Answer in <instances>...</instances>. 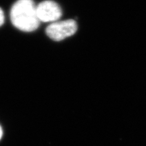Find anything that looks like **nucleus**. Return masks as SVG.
<instances>
[{
  "label": "nucleus",
  "mask_w": 146,
  "mask_h": 146,
  "mask_svg": "<svg viewBox=\"0 0 146 146\" xmlns=\"http://www.w3.org/2000/svg\"><path fill=\"white\" fill-rule=\"evenodd\" d=\"M33 0H17L10 10V20L16 29L24 32H33L40 23Z\"/></svg>",
  "instance_id": "f257e3e1"
},
{
  "label": "nucleus",
  "mask_w": 146,
  "mask_h": 146,
  "mask_svg": "<svg viewBox=\"0 0 146 146\" xmlns=\"http://www.w3.org/2000/svg\"><path fill=\"white\" fill-rule=\"evenodd\" d=\"M77 30V25L73 20L56 21L51 23L46 29V34L56 41L64 40L74 35Z\"/></svg>",
  "instance_id": "f03ea898"
},
{
  "label": "nucleus",
  "mask_w": 146,
  "mask_h": 146,
  "mask_svg": "<svg viewBox=\"0 0 146 146\" xmlns=\"http://www.w3.org/2000/svg\"><path fill=\"white\" fill-rule=\"evenodd\" d=\"M36 14L40 22L54 23L62 16L60 5L54 1L46 0L36 5Z\"/></svg>",
  "instance_id": "7ed1b4c3"
},
{
  "label": "nucleus",
  "mask_w": 146,
  "mask_h": 146,
  "mask_svg": "<svg viewBox=\"0 0 146 146\" xmlns=\"http://www.w3.org/2000/svg\"><path fill=\"white\" fill-rule=\"evenodd\" d=\"M5 21V15L3 13L2 9L0 8V27H1L3 25Z\"/></svg>",
  "instance_id": "20e7f679"
},
{
  "label": "nucleus",
  "mask_w": 146,
  "mask_h": 146,
  "mask_svg": "<svg viewBox=\"0 0 146 146\" xmlns=\"http://www.w3.org/2000/svg\"><path fill=\"white\" fill-rule=\"evenodd\" d=\"M2 135H3V131H2V129H1V126H0V139H1Z\"/></svg>",
  "instance_id": "39448f33"
}]
</instances>
